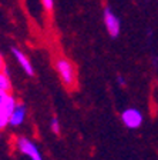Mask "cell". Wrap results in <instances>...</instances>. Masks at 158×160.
I'll return each mask as SVG.
<instances>
[{"label": "cell", "mask_w": 158, "mask_h": 160, "mask_svg": "<svg viewBox=\"0 0 158 160\" xmlns=\"http://www.w3.org/2000/svg\"><path fill=\"white\" fill-rule=\"evenodd\" d=\"M56 70L59 73L60 79H61L63 84L67 89H74L77 84V73H76V67L73 64L71 60H69L67 57H57L56 59Z\"/></svg>", "instance_id": "6da1fadb"}, {"label": "cell", "mask_w": 158, "mask_h": 160, "mask_svg": "<svg viewBox=\"0 0 158 160\" xmlns=\"http://www.w3.org/2000/svg\"><path fill=\"white\" fill-rule=\"evenodd\" d=\"M103 19H104V24L105 29L108 32V34L115 39V37L120 36V32H121V22H120L118 16L111 10V7H104V12H103Z\"/></svg>", "instance_id": "7a4b0ae2"}, {"label": "cell", "mask_w": 158, "mask_h": 160, "mask_svg": "<svg viewBox=\"0 0 158 160\" xmlns=\"http://www.w3.org/2000/svg\"><path fill=\"white\" fill-rule=\"evenodd\" d=\"M121 122L127 129H138L144 122V117L138 109L128 107L121 113Z\"/></svg>", "instance_id": "3957f363"}, {"label": "cell", "mask_w": 158, "mask_h": 160, "mask_svg": "<svg viewBox=\"0 0 158 160\" xmlns=\"http://www.w3.org/2000/svg\"><path fill=\"white\" fill-rule=\"evenodd\" d=\"M17 149L23 154L29 156L30 160H43L39 149H37V146L31 140L27 139V137H19V139H17Z\"/></svg>", "instance_id": "277c9868"}, {"label": "cell", "mask_w": 158, "mask_h": 160, "mask_svg": "<svg viewBox=\"0 0 158 160\" xmlns=\"http://www.w3.org/2000/svg\"><path fill=\"white\" fill-rule=\"evenodd\" d=\"M12 53H13V56L16 57V60L19 62V64L22 67H23V70L26 72L29 76H33L34 74V69H33V66H31V63H30V60L27 59V56L22 52V50H19L17 47H13L12 49Z\"/></svg>", "instance_id": "5b68a950"}, {"label": "cell", "mask_w": 158, "mask_h": 160, "mask_svg": "<svg viewBox=\"0 0 158 160\" xmlns=\"http://www.w3.org/2000/svg\"><path fill=\"white\" fill-rule=\"evenodd\" d=\"M24 119H26V106L23 103H19L17 107L14 109V112L12 113V116H10L9 124H12V126H20L24 122Z\"/></svg>", "instance_id": "8992f818"}, {"label": "cell", "mask_w": 158, "mask_h": 160, "mask_svg": "<svg viewBox=\"0 0 158 160\" xmlns=\"http://www.w3.org/2000/svg\"><path fill=\"white\" fill-rule=\"evenodd\" d=\"M17 104H19V102L16 100V97H14L13 94H9V97L4 100V103L2 104V107H0V109H2V112H3V113H6L7 116L10 117V116H12V113L14 112V109L17 107Z\"/></svg>", "instance_id": "52a82bcc"}, {"label": "cell", "mask_w": 158, "mask_h": 160, "mask_svg": "<svg viewBox=\"0 0 158 160\" xmlns=\"http://www.w3.org/2000/svg\"><path fill=\"white\" fill-rule=\"evenodd\" d=\"M0 90L12 94V82H10V77L6 76L3 72H0Z\"/></svg>", "instance_id": "ba28073f"}, {"label": "cell", "mask_w": 158, "mask_h": 160, "mask_svg": "<svg viewBox=\"0 0 158 160\" xmlns=\"http://www.w3.org/2000/svg\"><path fill=\"white\" fill-rule=\"evenodd\" d=\"M50 129H51V132L54 134H60V132H61V127H60V122L57 117H53L51 122H50Z\"/></svg>", "instance_id": "9c48e42d"}, {"label": "cell", "mask_w": 158, "mask_h": 160, "mask_svg": "<svg viewBox=\"0 0 158 160\" xmlns=\"http://www.w3.org/2000/svg\"><path fill=\"white\" fill-rule=\"evenodd\" d=\"M9 120L10 117L7 116L6 113H3V112H0V130H3L4 127L9 124Z\"/></svg>", "instance_id": "30bf717a"}, {"label": "cell", "mask_w": 158, "mask_h": 160, "mask_svg": "<svg viewBox=\"0 0 158 160\" xmlns=\"http://www.w3.org/2000/svg\"><path fill=\"white\" fill-rule=\"evenodd\" d=\"M41 6H43L47 12H51V10L54 9V2H53V0H43V2H41Z\"/></svg>", "instance_id": "8fae6325"}, {"label": "cell", "mask_w": 158, "mask_h": 160, "mask_svg": "<svg viewBox=\"0 0 158 160\" xmlns=\"http://www.w3.org/2000/svg\"><path fill=\"white\" fill-rule=\"evenodd\" d=\"M10 93H6V92H3V90H0V107H2V104L4 103V100L9 97Z\"/></svg>", "instance_id": "7c38bea8"}, {"label": "cell", "mask_w": 158, "mask_h": 160, "mask_svg": "<svg viewBox=\"0 0 158 160\" xmlns=\"http://www.w3.org/2000/svg\"><path fill=\"white\" fill-rule=\"evenodd\" d=\"M117 83H118L120 86H127V80H125L122 76H118L117 77Z\"/></svg>", "instance_id": "4fadbf2b"}, {"label": "cell", "mask_w": 158, "mask_h": 160, "mask_svg": "<svg viewBox=\"0 0 158 160\" xmlns=\"http://www.w3.org/2000/svg\"><path fill=\"white\" fill-rule=\"evenodd\" d=\"M4 66H6V64H4V60H3V56H2V53H0V72H2V70L4 69Z\"/></svg>", "instance_id": "5bb4252c"}, {"label": "cell", "mask_w": 158, "mask_h": 160, "mask_svg": "<svg viewBox=\"0 0 158 160\" xmlns=\"http://www.w3.org/2000/svg\"><path fill=\"white\" fill-rule=\"evenodd\" d=\"M151 62H152V66L157 67V69H158V56H154V57H152Z\"/></svg>", "instance_id": "9a60e30c"}, {"label": "cell", "mask_w": 158, "mask_h": 160, "mask_svg": "<svg viewBox=\"0 0 158 160\" xmlns=\"http://www.w3.org/2000/svg\"><path fill=\"white\" fill-rule=\"evenodd\" d=\"M147 34H148V37H151V36H152V30L148 29V30H147Z\"/></svg>", "instance_id": "2e32d148"}, {"label": "cell", "mask_w": 158, "mask_h": 160, "mask_svg": "<svg viewBox=\"0 0 158 160\" xmlns=\"http://www.w3.org/2000/svg\"><path fill=\"white\" fill-rule=\"evenodd\" d=\"M0 112H2V109H0Z\"/></svg>", "instance_id": "e0dca14e"}]
</instances>
